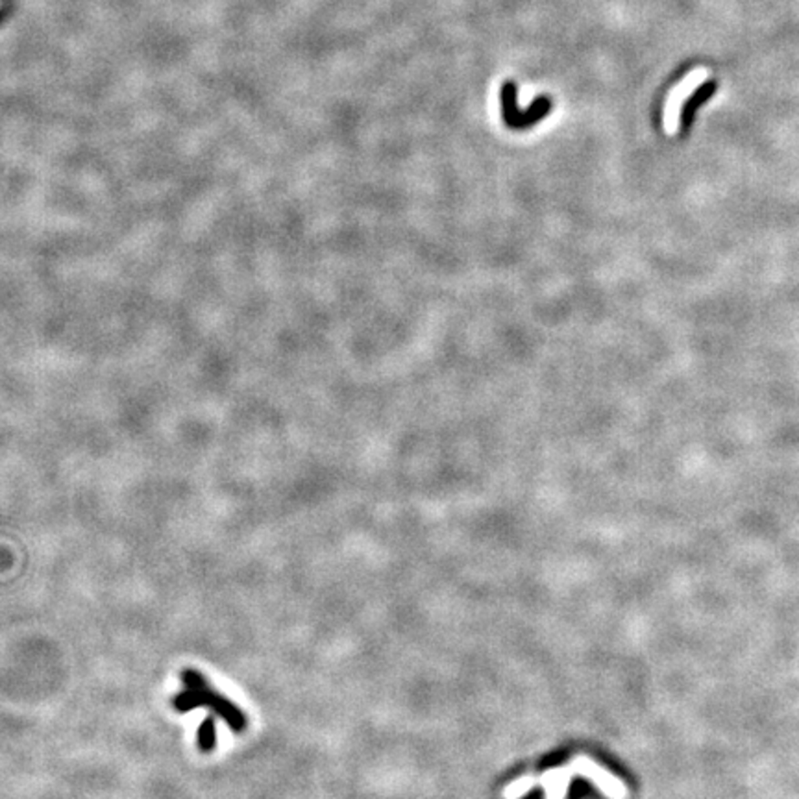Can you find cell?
I'll list each match as a JSON object with an SVG mask.
<instances>
[{"mask_svg":"<svg viewBox=\"0 0 799 799\" xmlns=\"http://www.w3.org/2000/svg\"><path fill=\"white\" fill-rule=\"evenodd\" d=\"M502 117L511 130H526L540 122L553 108L549 97H538L526 111L518 109V89L513 82H506L500 91Z\"/></svg>","mask_w":799,"mask_h":799,"instance_id":"obj_1","label":"cell"},{"mask_svg":"<svg viewBox=\"0 0 799 799\" xmlns=\"http://www.w3.org/2000/svg\"><path fill=\"white\" fill-rule=\"evenodd\" d=\"M576 777H583L589 783H592L605 797L609 799H628L630 790L624 781H620L617 775L599 766L596 761L589 759L587 755H578L570 761Z\"/></svg>","mask_w":799,"mask_h":799,"instance_id":"obj_2","label":"cell"},{"mask_svg":"<svg viewBox=\"0 0 799 799\" xmlns=\"http://www.w3.org/2000/svg\"><path fill=\"white\" fill-rule=\"evenodd\" d=\"M195 692L200 694L202 707H210V709H213L219 716H222V718L226 720V723L230 725L231 731L241 732V731H244V727H247V716H244V714L241 712V709L235 707V705H233L230 700H226L222 694L215 692V691L210 687V683H208L206 687H202L200 691H195Z\"/></svg>","mask_w":799,"mask_h":799,"instance_id":"obj_3","label":"cell"},{"mask_svg":"<svg viewBox=\"0 0 799 799\" xmlns=\"http://www.w3.org/2000/svg\"><path fill=\"white\" fill-rule=\"evenodd\" d=\"M574 777L576 772L569 763L567 766H558L546 770L542 775H535V786L544 788V799H567Z\"/></svg>","mask_w":799,"mask_h":799,"instance_id":"obj_4","label":"cell"},{"mask_svg":"<svg viewBox=\"0 0 799 799\" xmlns=\"http://www.w3.org/2000/svg\"><path fill=\"white\" fill-rule=\"evenodd\" d=\"M197 739H199V748L204 753H208V752H211L215 748V744H217V727H215V718L213 716H208V718L202 720V723L199 727Z\"/></svg>","mask_w":799,"mask_h":799,"instance_id":"obj_5","label":"cell"},{"mask_svg":"<svg viewBox=\"0 0 799 799\" xmlns=\"http://www.w3.org/2000/svg\"><path fill=\"white\" fill-rule=\"evenodd\" d=\"M172 707H174V711L179 712V714L191 712L193 709L202 707L200 694L195 692V691H191V689H186V691L179 692V694H176V696L172 698Z\"/></svg>","mask_w":799,"mask_h":799,"instance_id":"obj_6","label":"cell"}]
</instances>
